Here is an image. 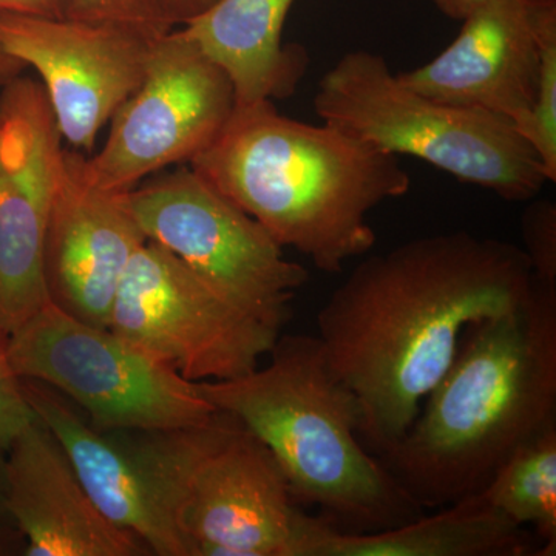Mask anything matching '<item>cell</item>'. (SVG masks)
<instances>
[{
    "label": "cell",
    "mask_w": 556,
    "mask_h": 556,
    "mask_svg": "<svg viewBox=\"0 0 556 556\" xmlns=\"http://www.w3.org/2000/svg\"><path fill=\"white\" fill-rule=\"evenodd\" d=\"M532 283L525 249L466 230L358 263L318 311L317 338L357 399L358 434L372 455L405 437L466 329L515 308Z\"/></svg>",
    "instance_id": "1"
},
{
    "label": "cell",
    "mask_w": 556,
    "mask_h": 556,
    "mask_svg": "<svg viewBox=\"0 0 556 556\" xmlns=\"http://www.w3.org/2000/svg\"><path fill=\"white\" fill-rule=\"evenodd\" d=\"M556 420V287L533 280L515 308L466 329L401 442L380 457L426 507L481 492Z\"/></svg>",
    "instance_id": "2"
},
{
    "label": "cell",
    "mask_w": 556,
    "mask_h": 556,
    "mask_svg": "<svg viewBox=\"0 0 556 556\" xmlns=\"http://www.w3.org/2000/svg\"><path fill=\"white\" fill-rule=\"evenodd\" d=\"M189 166L327 274L375 248L369 212L412 188L396 155L331 124L289 118L273 101L236 105Z\"/></svg>",
    "instance_id": "3"
},
{
    "label": "cell",
    "mask_w": 556,
    "mask_h": 556,
    "mask_svg": "<svg viewBox=\"0 0 556 556\" xmlns=\"http://www.w3.org/2000/svg\"><path fill=\"white\" fill-rule=\"evenodd\" d=\"M266 367L237 379L197 382L273 452L298 506L317 507L343 532L407 525L424 507L372 455L356 396L329 368L317 336H280Z\"/></svg>",
    "instance_id": "4"
},
{
    "label": "cell",
    "mask_w": 556,
    "mask_h": 556,
    "mask_svg": "<svg viewBox=\"0 0 556 556\" xmlns=\"http://www.w3.org/2000/svg\"><path fill=\"white\" fill-rule=\"evenodd\" d=\"M188 556H292L303 514L273 452L237 417L116 431Z\"/></svg>",
    "instance_id": "5"
},
{
    "label": "cell",
    "mask_w": 556,
    "mask_h": 556,
    "mask_svg": "<svg viewBox=\"0 0 556 556\" xmlns=\"http://www.w3.org/2000/svg\"><path fill=\"white\" fill-rule=\"evenodd\" d=\"M318 118L391 155H408L500 199L521 203L548 181L514 124L405 86L382 54L354 50L321 76Z\"/></svg>",
    "instance_id": "6"
},
{
    "label": "cell",
    "mask_w": 556,
    "mask_h": 556,
    "mask_svg": "<svg viewBox=\"0 0 556 556\" xmlns=\"http://www.w3.org/2000/svg\"><path fill=\"white\" fill-rule=\"evenodd\" d=\"M21 379L53 388L89 415L102 433L197 426L217 409L197 382L116 334L49 302L7 338Z\"/></svg>",
    "instance_id": "7"
},
{
    "label": "cell",
    "mask_w": 556,
    "mask_h": 556,
    "mask_svg": "<svg viewBox=\"0 0 556 556\" xmlns=\"http://www.w3.org/2000/svg\"><path fill=\"white\" fill-rule=\"evenodd\" d=\"M146 239L167 249L233 305L283 329L309 273L285 257L268 230L192 167L127 193Z\"/></svg>",
    "instance_id": "8"
},
{
    "label": "cell",
    "mask_w": 556,
    "mask_h": 556,
    "mask_svg": "<svg viewBox=\"0 0 556 556\" xmlns=\"http://www.w3.org/2000/svg\"><path fill=\"white\" fill-rule=\"evenodd\" d=\"M109 328L190 382L248 375L281 336L149 240L127 266Z\"/></svg>",
    "instance_id": "9"
},
{
    "label": "cell",
    "mask_w": 556,
    "mask_h": 556,
    "mask_svg": "<svg viewBox=\"0 0 556 556\" xmlns=\"http://www.w3.org/2000/svg\"><path fill=\"white\" fill-rule=\"evenodd\" d=\"M226 73L179 28L153 42L144 78L113 115L104 146L83 156L89 185L126 193L172 164L190 163L236 110Z\"/></svg>",
    "instance_id": "10"
},
{
    "label": "cell",
    "mask_w": 556,
    "mask_h": 556,
    "mask_svg": "<svg viewBox=\"0 0 556 556\" xmlns=\"http://www.w3.org/2000/svg\"><path fill=\"white\" fill-rule=\"evenodd\" d=\"M38 80L0 91V338L50 302L43 248L65 149Z\"/></svg>",
    "instance_id": "11"
},
{
    "label": "cell",
    "mask_w": 556,
    "mask_h": 556,
    "mask_svg": "<svg viewBox=\"0 0 556 556\" xmlns=\"http://www.w3.org/2000/svg\"><path fill=\"white\" fill-rule=\"evenodd\" d=\"M155 40L68 17L0 16V47L36 70L62 139L80 153L141 84Z\"/></svg>",
    "instance_id": "12"
},
{
    "label": "cell",
    "mask_w": 556,
    "mask_h": 556,
    "mask_svg": "<svg viewBox=\"0 0 556 556\" xmlns=\"http://www.w3.org/2000/svg\"><path fill=\"white\" fill-rule=\"evenodd\" d=\"M434 60L399 73L433 100L484 110L514 124L529 118L543 47L556 35V0H485Z\"/></svg>",
    "instance_id": "13"
},
{
    "label": "cell",
    "mask_w": 556,
    "mask_h": 556,
    "mask_svg": "<svg viewBox=\"0 0 556 556\" xmlns=\"http://www.w3.org/2000/svg\"><path fill=\"white\" fill-rule=\"evenodd\" d=\"M83 156L65 149L47 225L43 274L53 305L86 324L109 328L127 266L148 239L131 214L129 192L89 185Z\"/></svg>",
    "instance_id": "14"
},
{
    "label": "cell",
    "mask_w": 556,
    "mask_h": 556,
    "mask_svg": "<svg viewBox=\"0 0 556 556\" xmlns=\"http://www.w3.org/2000/svg\"><path fill=\"white\" fill-rule=\"evenodd\" d=\"M3 489L24 555H150L137 536L102 517L38 416L5 450Z\"/></svg>",
    "instance_id": "15"
},
{
    "label": "cell",
    "mask_w": 556,
    "mask_h": 556,
    "mask_svg": "<svg viewBox=\"0 0 556 556\" xmlns=\"http://www.w3.org/2000/svg\"><path fill=\"white\" fill-rule=\"evenodd\" d=\"M40 422L67 456L93 506L124 532L137 536L150 555L188 556L181 538L150 496L137 466L116 437H105L53 388L22 379Z\"/></svg>",
    "instance_id": "16"
},
{
    "label": "cell",
    "mask_w": 556,
    "mask_h": 556,
    "mask_svg": "<svg viewBox=\"0 0 556 556\" xmlns=\"http://www.w3.org/2000/svg\"><path fill=\"white\" fill-rule=\"evenodd\" d=\"M533 544L525 527L478 492L439 514L376 532H343L305 514L294 556H525L536 551Z\"/></svg>",
    "instance_id": "17"
},
{
    "label": "cell",
    "mask_w": 556,
    "mask_h": 556,
    "mask_svg": "<svg viewBox=\"0 0 556 556\" xmlns=\"http://www.w3.org/2000/svg\"><path fill=\"white\" fill-rule=\"evenodd\" d=\"M295 0H217L179 30L228 76L237 105L280 100L305 76V50L283 46Z\"/></svg>",
    "instance_id": "18"
},
{
    "label": "cell",
    "mask_w": 556,
    "mask_h": 556,
    "mask_svg": "<svg viewBox=\"0 0 556 556\" xmlns=\"http://www.w3.org/2000/svg\"><path fill=\"white\" fill-rule=\"evenodd\" d=\"M482 495L515 525L532 527L538 555L556 554V420L515 450Z\"/></svg>",
    "instance_id": "19"
},
{
    "label": "cell",
    "mask_w": 556,
    "mask_h": 556,
    "mask_svg": "<svg viewBox=\"0 0 556 556\" xmlns=\"http://www.w3.org/2000/svg\"><path fill=\"white\" fill-rule=\"evenodd\" d=\"M67 17L115 25L152 40L177 28L164 0H70Z\"/></svg>",
    "instance_id": "20"
},
{
    "label": "cell",
    "mask_w": 556,
    "mask_h": 556,
    "mask_svg": "<svg viewBox=\"0 0 556 556\" xmlns=\"http://www.w3.org/2000/svg\"><path fill=\"white\" fill-rule=\"evenodd\" d=\"M519 134L540 156L548 181L556 179V35L543 47L540 79L529 118Z\"/></svg>",
    "instance_id": "21"
},
{
    "label": "cell",
    "mask_w": 556,
    "mask_h": 556,
    "mask_svg": "<svg viewBox=\"0 0 556 556\" xmlns=\"http://www.w3.org/2000/svg\"><path fill=\"white\" fill-rule=\"evenodd\" d=\"M522 236L533 280L556 287L555 203L548 200L533 201L522 215Z\"/></svg>",
    "instance_id": "22"
},
{
    "label": "cell",
    "mask_w": 556,
    "mask_h": 556,
    "mask_svg": "<svg viewBox=\"0 0 556 556\" xmlns=\"http://www.w3.org/2000/svg\"><path fill=\"white\" fill-rule=\"evenodd\" d=\"M35 420L36 413L25 394L24 382L11 367L7 340L0 338V452H5Z\"/></svg>",
    "instance_id": "23"
},
{
    "label": "cell",
    "mask_w": 556,
    "mask_h": 556,
    "mask_svg": "<svg viewBox=\"0 0 556 556\" xmlns=\"http://www.w3.org/2000/svg\"><path fill=\"white\" fill-rule=\"evenodd\" d=\"M70 0H0V16L67 17Z\"/></svg>",
    "instance_id": "24"
},
{
    "label": "cell",
    "mask_w": 556,
    "mask_h": 556,
    "mask_svg": "<svg viewBox=\"0 0 556 556\" xmlns=\"http://www.w3.org/2000/svg\"><path fill=\"white\" fill-rule=\"evenodd\" d=\"M217 0H164L167 13H169L175 27L199 16L208 7L214 5Z\"/></svg>",
    "instance_id": "25"
},
{
    "label": "cell",
    "mask_w": 556,
    "mask_h": 556,
    "mask_svg": "<svg viewBox=\"0 0 556 556\" xmlns=\"http://www.w3.org/2000/svg\"><path fill=\"white\" fill-rule=\"evenodd\" d=\"M431 2L450 20L463 21L485 0H431Z\"/></svg>",
    "instance_id": "26"
},
{
    "label": "cell",
    "mask_w": 556,
    "mask_h": 556,
    "mask_svg": "<svg viewBox=\"0 0 556 556\" xmlns=\"http://www.w3.org/2000/svg\"><path fill=\"white\" fill-rule=\"evenodd\" d=\"M3 455L5 452H0V551H5L7 544L10 543V538H5L14 529L13 521L10 515L7 514L5 508V489H3ZM16 530V529H14Z\"/></svg>",
    "instance_id": "27"
},
{
    "label": "cell",
    "mask_w": 556,
    "mask_h": 556,
    "mask_svg": "<svg viewBox=\"0 0 556 556\" xmlns=\"http://www.w3.org/2000/svg\"><path fill=\"white\" fill-rule=\"evenodd\" d=\"M22 70H24V65L0 47V84L16 78L21 75Z\"/></svg>",
    "instance_id": "28"
}]
</instances>
